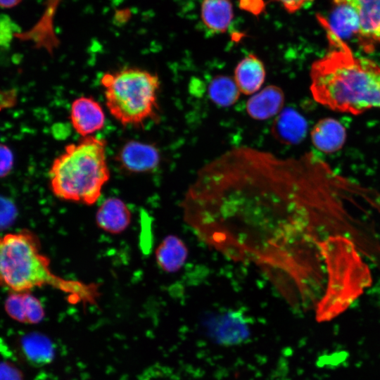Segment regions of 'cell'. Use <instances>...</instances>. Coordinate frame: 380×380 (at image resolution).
Instances as JSON below:
<instances>
[{"instance_id": "cell-8", "label": "cell", "mask_w": 380, "mask_h": 380, "mask_svg": "<svg viewBox=\"0 0 380 380\" xmlns=\"http://www.w3.org/2000/svg\"><path fill=\"white\" fill-rule=\"evenodd\" d=\"M350 6L358 19L357 37L367 51L380 43V0H333Z\"/></svg>"}, {"instance_id": "cell-10", "label": "cell", "mask_w": 380, "mask_h": 380, "mask_svg": "<svg viewBox=\"0 0 380 380\" xmlns=\"http://www.w3.org/2000/svg\"><path fill=\"white\" fill-rule=\"evenodd\" d=\"M307 127L306 120L297 110L287 108L276 116L271 127V133L281 144L294 145L305 138Z\"/></svg>"}, {"instance_id": "cell-23", "label": "cell", "mask_w": 380, "mask_h": 380, "mask_svg": "<svg viewBox=\"0 0 380 380\" xmlns=\"http://www.w3.org/2000/svg\"><path fill=\"white\" fill-rule=\"evenodd\" d=\"M279 3L289 13L297 12L312 0H270Z\"/></svg>"}, {"instance_id": "cell-21", "label": "cell", "mask_w": 380, "mask_h": 380, "mask_svg": "<svg viewBox=\"0 0 380 380\" xmlns=\"http://www.w3.org/2000/svg\"><path fill=\"white\" fill-rule=\"evenodd\" d=\"M0 380H24L21 370L9 361H0Z\"/></svg>"}, {"instance_id": "cell-24", "label": "cell", "mask_w": 380, "mask_h": 380, "mask_svg": "<svg viewBox=\"0 0 380 380\" xmlns=\"http://www.w3.org/2000/svg\"><path fill=\"white\" fill-rule=\"evenodd\" d=\"M22 0H0V6L4 8H11L16 6Z\"/></svg>"}, {"instance_id": "cell-19", "label": "cell", "mask_w": 380, "mask_h": 380, "mask_svg": "<svg viewBox=\"0 0 380 380\" xmlns=\"http://www.w3.org/2000/svg\"><path fill=\"white\" fill-rule=\"evenodd\" d=\"M4 310L10 318L26 324L25 292H10L4 302Z\"/></svg>"}, {"instance_id": "cell-1", "label": "cell", "mask_w": 380, "mask_h": 380, "mask_svg": "<svg viewBox=\"0 0 380 380\" xmlns=\"http://www.w3.org/2000/svg\"><path fill=\"white\" fill-rule=\"evenodd\" d=\"M322 165L234 147L202 166L182 202L194 234L225 258L258 269L292 307L309 298L315 200Z\"/></svg>"}, {"instance_id": "cell-12", "label": "cell", "mask_w": 380, "mask_h": 380, "mask_svg": "<svg viewBox=\"0 0 380 380\" xmlns=\"http://www.w3.org/2000/svg\"><path fill=\"white\" fill-rule=\"evenodd\" d=\"M131 217L130 210L124 201L111 197L105 200L98 208L96 222L106 232L117 234L128 227Z\"/></svg>"}, {"instance_id": "cell-3", "label": "cell", "mask_w": 380, "mask_h": 380, "mask_svg": "<svg viewBox=\"0 0 380 380\" xmlns=\"http://www.w3.org/2000/svg\"><path fill=\"white\" fill-rule=\"evenodd\" d=\"M51 286L68 295L70 301L95 304L96 284L68 280L54 274L41 251L37 235L28 229L0 236V286L10 292H27Z\"/></svg>"}, {"instance_id": "cell-14", "label": "cell", "mask_w": 380, "mask_h": 380, "mask_svg": "<svg viewBox=\"0 0 380 380\" xmlns=\"http://www.w3.org/2000/svg\"><path fill=\"white\" fill-rule=\"evenodd\" d=\"M19 346L25 360L33 367L44 366L53 360V344L48 336L41 333L30 332L22 336Z\"/></svg>"}, {"instance_id": "cell-13", "label": "cell", "mask_w": 380, "mask_h": 380, "mask_svg": "<svg viewBox=\"0 0 380 380\" xmlns=\"http://www.w3.org/2000/svg\"><path fill=\"white\" fill-rule=\"evenodd\" d=\"M266 71L262 61L255 54L249 53L236 65L234 80L241 93L253 95L264 83Z\"/></svg>"}, {"instance_id": "cell-2", "label": "cell", "mask_w": 380, "mask_h": 380, "mask_svg": "<svg viewBox=\"0 0 380 380\" xmlns=\"http://www.w3.org/2000/svg\"><path fill=\"white\" fill-rule=\"evenodd\" d=\"M315 61L310 68V89L319 104L335 111L359 115L380 108V66L355 56L341 42Z\"/></svg>"}, {"instance_id": "cell-7", "label": "cell", "mask_w": 380, "mask_h": 380, "mask_svg": "<svg viewBox=\"0 0 380 380\" xmlns=\"http://www.w3.org/2000/svg\"><path fill=\"white\" fill-rule=\"evenodd\" d=\"M206 328L211 338L222 346L241 344L251 336L249 323L239 311H229L212 317Z\"/></svg>"}, {"instance_id": "cell-17", "label": "cell", "mask_w": 380, "mask_h": 380, "mask_svg": "<svg viewBox=\"0 0 380 380\" xmlns=\"http://www.w3.org/2000/svg\"><path fill=\"white\" fill-rule=\"evenodd\" d=\"M188 257V248L177 236H166L156 251V260L165 272L171 273L180 270Z\"/></svg>"}, {"instance_id": "cell-15", "label": "cell", "mask_w": 380, "mask_h": 380, "mask_svg": "<svg viewBox=\"0 0 380 380\" xmlns=\"http://www.w3.org/2000/svg\"><path fill=\"white\" fill-rule=\"evenodd\" d=\"M201 18L204 26L213 34L227 31L234 18L231 0H203Z\"/></svg>"}, {"instance_id": "cell-4", "label": "cell", "mask_w": 380, "mask_h": 380, "mask_svg": "<svg viewBox=\"0 0 380 380\" xmlns=\"http://www.w3.org/2000/svg\"><path fill=\"white\" fill-rule=\"evenodd\" d=\"M106 146L104 139L94 135L66 145L49 171L53 194L66 201L96 203L110 179Z\"/></svg>"}, {"instance_id": "cell-5", "label": "cell", "mask_w": 380, "mask_h": 380, "mask_svg": "<svg viewBox=\"0 0 380 380\" xmlns=\"http://www.w3.org/2000/svg\"><path fill=\"white\" fill-rule=\"evenodd\" d=\"M106 105L124 126L140 127L158 116V76L138 67L105 72L100 79Z\"/></svg>"}, {"instance_id": "cell-16", "label": "cell", "mask_w": 380, "mask_h": 380, "mask_svg": "<svg viewBox=\"0 0 380 380\" xmlns=\"http://www.w3.org/2000/svg\"><path fill=\"white\" fill-rule=\"evenodd\" d=\"M310 136L313 145L317 149L325 153H333L344 144L346 131L338 120L324 118L316 123Z\"/></svg>"}, {"instance_id": "cell-9", "label": "cell", "mask_w": 380, "mask_h": 380, "mask_svg": "<svg viewBox=\"0 0 380 380\" xmlns=\"http://www.w3.org/2000/svg\"><path fill=\"white\" fill-rule=\"evenodd\" d=\"M70 120L75 131L81 137L93 136L101 130L106 115L101 104L91 96H80L71 103Z\"/></svg>"}, {"instance_id": "cell-22", "label": "cell", "mask_w": 380, "mask_h": 380, "mask_svg": "<svg viewBox=\"0 0 380 380\" xmlns=\"http://www.w3.org/2000/svg\"><path fill=\"white\" fill-rule=\"evenodd\" d=\"M13 155L6 145L0 144V178L6 177L13 165Z\"/></svg>"}, {"instance_id": "cell-6", "label": "cell", "mask_w": 380, "mask_h": 380, "mask_svg": "<svg viewBox=\"0 0 380 380\" xmlns=\"http://www.w3.org/2000/svg\"><path fill=\"white\" fill-rule=\"evenodd\" d=\"M115 161L121 170L127 173H146L158 167L160 153L153 144L129 140L118 150Z\"/></svg>"}, {"instance_id": "cell-18", "label": "cell", "mask_w": 380, "mask_h": 380, "mask_svg": "<svg viewBox=\"0 0 380 380\" xmlns=\"http://www.w3.org/2000/svg\"><path fill=\"white\" fill-rule=\"evenodd\" d=\"M208 91L210 100L221 107H229L234 104L241 94L234 78L222 75L212 79Z\"/></svg>"}, {"instance_id": "cell-20", "label": "cell", "mask_w": 380, "mask_h": 380, "mask_svg": "<svg viewBox=\"0 0 380 380\" xmlns=\"http://www.w3.org/2000/svg\"><path fill=\"white\" fill-rule=\"evenodd\" d=\"M26 324H35L42 322L45 312L41 301L30 291L25 292Z\"/></svg>"}, {"instance_id": "cell-11", "label": "cell", "mask_w": 380, "mask_h": 380, "mask_svg": "<svg viewBox=\"0 0 380 380\" xmlns=\"http://www.w3.org/2000/svg\"><path fill=\"white\" fill-rule=\"evenodd\" d=\"M283 90L276 85H268L253 94L246 102L249 116L257 120H265L277 115L284 107Z\"/></svg>"}]
</instances>
